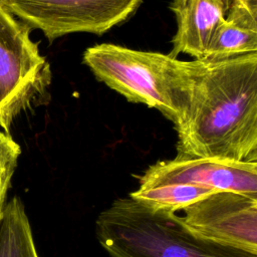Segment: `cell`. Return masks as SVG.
<instances>
[{
	"label": "cell",
	"mask_w": 257,
	"mask_h": 257,
	"mask_svg": "<svg viewBox=\"0 0 257 257\" xmlns=\"http://www.w3.org/2000/svg\"><path fill=\"white\" fill-rule=\"evenodd\" d=\"M194 63L190 107L176 126L175 158L257 162V52Z\"/></svg>",
	"instance_id": "cell-1"
},
{
	"label": "cell",
	"mask_w": 257,
	"mask_h": 257,
	"mask_svg": "<svg viewBox=\"0 0 257 257\" xmlns=\"http://www.w3.org/2000/svg\"><path fill=\"white\" fill-rule=\"evenodd\" d=\"M83 63L99 81L128 101L158 109L175 127L185 119L194 85V60L101 43L84 51Z\"/></svg>",
	"instance_id": "cell-2"
},
{
	"label": "cell",
	"mask_w": 257,
	"mask_h": 257,
	"mask_svg": "<svg viewBox=\"0 0 257 257\" xmlns=\"http://www.w3.org/2000/svg\"><path fill=\"white\" fill-rule=\"evenodd\" d=\"M95 234L111 257H257L197 236L176 213L117 199L97 216Z\"/></svg>",
	"instance_id": "cell-3"
},
{
	"label": "cell",
	"mask_w": 257,
	"mask_h": 257,
	"mask_svg": "<svg viewBox=\"0 0 257 257\" xmlns=\"http://www.w3.org/2000/svg\"><path fill=\"white\" fill-rule=\"evenodd\" d=\"M31 30L0 7V126L7 135L15 117L49 82V65Z\"/></svg>",
	"instance_id": "cell-4"
},
{
	"label": "cell",
	"mask_w": 257,
	"mask_h": 257,
	"mask_svg": "<svg viewBox=\"0 0 257 257\" xmlns=\"http://www.w3.org/2000/svg\"><path fill=\"white\" fill-rule=\"evenodd\" d=\"M142 0H0V7L31 29L56 38L88 32L102 35L125 21Z\"/></svg>",
	"instance_id": "cell-5"
},
{
	"label": "cell",
	"mask_w": 257,
	"mask_h": 257,
	"mask_svg": "<svg viewBox=\"0 0 257 257\" xmlns=\"http://www.w3.org/2000/svg\"><path fill=\"white\" fill-rule=\"evenodd\" d=\"M183 212L185 226L197 236L257 255V196L219 191Z\"/></svg>",
	"instance_id": "cell-6"
},
{
	"label": "cell",
	"mask_w": 257,
	"mask_h": 257,
	"mask_svg": "<svg viewBox=\"0 0 257 257\" xmlns=\"http://www.w3.org/2000/svg\"><path fill=\"white\" fill-rule=\"evenodd\" d=\"M139 184H182L257 196V162L174 158L150 166L140 176Z\"/></svg>",
	"instance_id": "cell-7"
},
{
	"label": "cell",
	"mask_w": 257,
	"mask_h": 257,
	"mask_svg": "<svg viewBox=\"0 0 257 257\" xmlns=\"http://www.w3.org/2000/svg\"><path fill=\"white\" fill-rule=\"evenodd\" d=\"M230 0H174L170 9L176 16L177 32L169 54H188L203 60L212 37L225 19Z\"/></svg>",
	"instance_id": "cell-8"
},
{
	"label": "cell",
	"mask_w": 257,
	"mask_h": 257,
	"mask_svg": "<svg viewBox=\"0 0 257 257\" xmlns=\"http://www.w3.org/2000/svg\"><path fill=\"white\" fill-rule=\"evenodd\" d=\"M257 52V9L230 2L225 19L208 46L206 61H220Z\"/></svg>",
	"instance_id": "cell-9"
},
{
	"label": "cell",
	"mask_w": 257,
	"mask_h": 257,
	"mask_svg": "<svg viewBox=\"0 0 257 257\" xmlns=\"http://www.w3.org/2000/svg\"><path fill=\"white\" fill-rule=\"evenodd\" d=\"M0 257H38L29 219L18 197L6 203L0 218Z\"/></svg>",
	"instance_id": "cell-10"
},
{
	"label": "cell",
	"mask_w": 257,
	"mask_h": 257,
	"mask_svg": "<svg viewBox=\"0 0 257 257\" xmlns=\"http://www.w3.org/2000/svg\"><path fill=\"white\" fill-rule=\"evenodd\" d=\"M215 192L203 187L182 184L139 186V189L130 194V198L152 210L176 213Z\"/></svg>",
	"instance_id": "cell-11"
},
{
	"label": "cell",
	"mask_w": 257,
	"mask_h": 257,
	"mask_svg": "<svg viewBox=\"0 0 257 257\" xmlns=\"http://www.w3.org/2000/svg\"><path fill=\"white\" fill-rule=\"evenodd\" d=\"M21 155L20 146L10 135L0 131V218L6 205V195Z\"/></svg>",
	"instance_id": "cell-12"
},
{
	"label": "cell",
	"mask_w": 257,
	"mask_h": 257,
	"mask_svg": "<svg viewBox=\"0 0 257 257\" xmlns=\"http://www.w3.org/2000/svg\"><path fill=\"white\" fill-rule=\"evenodd\" d=\"M230 2L243 4V5H246L248 7L257 9V0H230Z\"/></svg>",
	"instance_id": "cell-13"
}]
</instances>
